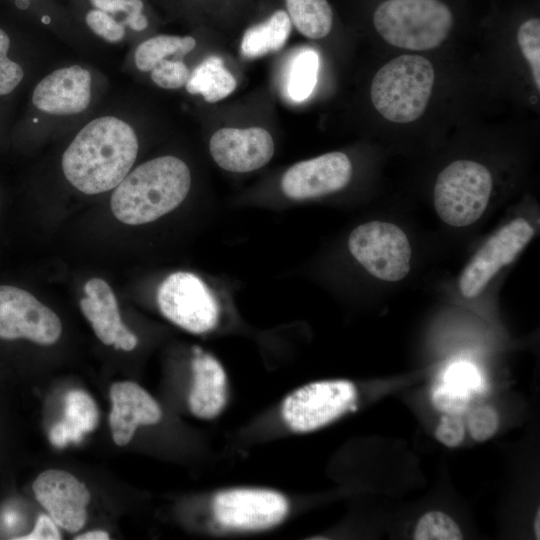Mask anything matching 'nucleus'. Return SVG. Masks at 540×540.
Instances as JSON below:
<instances>
[{"label":"nucleus","mask_w":540,"mask_h":540,"mask_svg":"<svg viewBox=\"0 0 540 540\" xmlns=\"http://www.w3.org/2000/svg\"><path fill=\"white\" fill-rule=\"evenodd\" d=\"M190 72L185 63L179 59H165L151 70V79L164 89H178L186 85Z\"/></svg>","instance_id":"c85d7f7f"},{"label":"nucleus","mask_w":540,"mask_h":540,"mask_svg":"<svg viewBox=\"0 0 540 540\" xmlns=\"http://www.w3.org/2000/svg\"><path fill=\"white\" fill-rule=\"evenodd\" d=\"M292 23L287 12L278 10L266 21L248 28L241 41V52L246 58H257L276 52L284 46Z\"/></svg>","instance_id":"aec40b11"},{"label":"nucleus","mask_w":540,"mask_h":540,"mask_svg":"<svg viewBox=\"0 0 540 540\" xmlns=\"http://www.w3.org/2000/svg\"><path fill=\"white\" fill-rule=\"evenodd\" d=\"M517 41L529 63L534 83L540 90V20L531 18L523 22L518 28Z\"/></svg>","instance_id":"bb28decb"},{"label":"nucleus","mask_w":540,"mask_h":540,"mask_svg":"<svg viewBox=\"0 0 540 540\" xmlns=\"http://www.w3.org/2000/svg\"><path fill=\"white\" fill-rule=\"evenodd\" d=\"M91 101V74L78 65L57 69L34 88L32 102L53 115H72L86 110Z\"/></svg>","instance_id":"2eb2a0df"},{"label":"nucleus","mask_w":540,"mask_h":540,"mask_svg":"<svg viewBox=\"0 0 540 540\" xmlns=\"http://www.w3.org/2000/svg\"><path fill=\"white\" fill-rule=\"evenodd\" d=\"M84 22L94 34L111 43L121 41L126 33V27L121 21L91 6L84 13Z\"/></svg>","instance_id":"cd10ccee"},{"label":"nucleus","mask_w":540,"mask_h":540,"mask_svg":"<svg viewBox=\"0 0 540 540\" xmlns=\"http://www.w3.org/2000/svg\"><path fill=\"white\" fill-rule=\"evenodd\" d=\"M98 423L99 410L94 399L83 390H71L65 397L64 418L51 428L49 440L56 448L80 443Z\"/></svg>","instance_id":"6ab92c4d"},{"label":"nucleus","mask_w":540,"mask_h":540,"mask_svg":"<svg viewBox=\"0 0 540 540\" xmlns=\"http://www.w3.org/2000/svg\"><path fill=\"white\" fill-rule=\"evenodd\" d=\"M192 350L193 384L188 397L189 408L197 418L214 419L223 411L228 400L227 375L214 356L198 346Z\"/></svg>","instance_id":"a211bd4d"},{"label":"nucleus","mask_w":540,"mask_h":540,"mask_svg":"<svg viewBox=\"0 0 540 540\" xmlns=\"http://www.w3.org/2000/svg\"><path fill=\"white\" fill-rule=\"evenodd\" d=\"M413 538L416 540H460L463 535L450 516L441 511H430L419 519Z\"/></svg>","instance_id":"a878e982"},{"label":"nucleus","mask_w":540,"mask_h":540,"mask_svg":"<svg viewBox=\"0 0 540 540\" xmlns=\"http://www.w3.org/2000/svg\"><path fill=\"white\" fill-rule=\"evenodd\" d=\"M289 511V502L270 489L234 488L216 494L213 512L224 527L238 531H262L280 524Z\"/></svg>","instance_id":"1a4fd4ad"},{"label":"nucleus","mask_w":540,"mask_h":540,"mask_svg":"<svg viewBox=\"0 0 540 540\" xmlns=\"http://www.w3.org/2000/svg\"><path fill=\"white\" fill-rule=\"evenodd\" d=\"M195 46L196 41L191 36H154L138 45L134 54L135 64L140 71L148 72L168 56L176 55L182 58Z\"/></svg>","instance_id":"5701e85b"},{"label":"nucleus","mask_w":540,"mask_h":540,"mask_svg":"<svg viewBox=\"0 0 540 540\" xmlns=\"http://www.w3.org/2000/svg\"><path fill=\"white\" fill-rule=\"evenodd\" d=\"M10 47L8 34L0 28V95L12 92L22 81V67L7 57Z\"/></svg>","instance_id":"c756f323"},{"label":"nucleus","mask_w":540,"mask_h":540,"mask_svg":"<svg viewBox=\"0 0 540 540\" xmlns=\"http://www.w3.org/2000/svg\"><path fill=\"white\" fill-rule=\"evenodd\" d=\"M62 332L59 317L31 293L0 285V339L25 338L39 345H52Z\"/></svg>","instance_id":"9d476101"},{"label":"nucleus","mask_w":540,"mask_h":540,"mask_svg":"<svg viewBox=\"0 0 540 540\" xmlns=\"http://www.w3.org/2000/svg\"><path fill=\"white\" fill-rule=\"evenodd\" d=\"M443 383L471 395L472 392L479 389L481 379L477 370L471 364L460 362L451 365L447 369Z\"/></svg>","instance_id":"2f4dec72"},{"label":"nucleus","mask_w":540,"mask_h":540,"mask_svg":"<svg viewBox=\"0 0 540 540\" xmlns=\"http://www.w3.org/2000/svg\"><path fill=\"white\" fill-rule=\"evenodd\" d=\"M157 304L164 317L194 334L213 330L219 321L215 296L191 272L179 271L166 277L158 288Z\"/></svg>","instance_id":"6e6552de"},{"label":"nucleus","mask_w":540,"mask_h":540,"mask_svg":"<svg viewBox=\"0 0 540 540\" xmlns=\"http://www.w3.org/2000/svg\"><path fill=\"white\" fill-rule=\"evenodd\" d=\"M319 68L318 54L312 49L301 50L293 59L287 82V91L295 101H303L312 93Z\"/></svg>","instance_id":"b1692460"},{"label":"nucleus","mask_w":540,"mask_h":540,"mask_svg":"<svg viewBox=\"0 0 540 540\" xmlns=\"http://www.w3.org/2000/svg\"><path fill=\"white\" fill-rule=\"evenodd\" d=\"M87 2L91 7L111 14L133 31H143L149 25L143 0H87Z\"/></svg>","instance_id":"393cba45"},{"label":"nucleus","mask_w":540,"mask_h":540,"mask_svg":"<svg viewBox=\"0 0 540 540\" xmlns=\"http://www.w3.org/2000/svg\"><path fill=\"white\" fill-rule=\"evenodd\" d=\"M470 398V394L458 391L443 382L432 394L433 404L438 410L454 415H460L467 410Z\"/></svg>","instance_id":"473e14b6"},{"label":"nucleus","mask_w":540,"mask_h":540,"mask_svg":"<svg viewBox=\"0 0 540 540\" xmlns=\"http://www.w3.org/2000/svg\"><path fill=\"white\" fill-rule=\"evenodd\" d=\"M348 248L375 278L395 282L409 273L411 246L406 234L395 224L371 221L359 225L349 236Z\"/></svg>","instance_id":"0eeeda50"},{"label":"nucleus","mask_w":540,"mask_h":540,"mask_svg":"<svg viewBox=\"0 0 540 540\" xmlns=\"http://www.w3.org/2000/svg\"><path fill=\"white\" fill-rule=\"evenodd\" d=\"M190 186L185 162L174 156L157 157L136 167L115 187L111 210L128 225L153 222L177 208Z\"/></svg>","instance_id":"f03ea898"},{"label":"nucleus","mask_w":540,"mask_h":540,"mask_svg":"<svg viewBox=\"0 0 540 540\" xmlns=\"http://www.w3.org/2000/svg\"><path fill=\"white\" fill-rule=\"evenodd\" d=\"M357 391L348 380H322L299 387L282 402L281 414L296 433L320 429L338 419L355 402Z\"/></svg>","instance_id":"423d86ee"},{"label":"nucleus","mask_w":540,"mask_h":540,"mask_svg":"<svg viewBox=\"0 0 540 540\" xmlns=\"http://www.w3.org/2000/svg\"><path fill=\"white\" fill-rule=\"evenodd\" d=\"M465 435L463 420L460 415L448 414L439 422L435 436L439 442L448 447L459 446Z\"/></svg>","instance_id":"72a5a7b5"},{"label":"nucleus","mask_w":540,"mask_h":540,"mask_svg":"<svg viewBox=\"0 0 540 540\" xmlns=\"http://www.w3.org/2000/svg\"><path fill=\"white\" fill-rule=\"evenodd\" d=\"M453 22L450 8L441 0H386L373 15L376 31L388 44L413 51L440 46Z\"/></svg>","instance_id":"20e7f679"},{"label":"nucleus","mask_w":540,"mask_h":540,"mask_svg":"<svg viewBox=\"0 0 540 540\" xmlns=\"http://www.w3.org/2000/svg\"><path fill=\"white\" fill-rule=\"evenodd\" d=\"M18 540H59L62 536L58 530L57 524L51 517L41 514L35 524L31 533L16 537Z\"/></svg>","instance_id":"f704fd0d"},{"label":"nucleus","mask_w":540,"mask_h":540,"mask_svg":"<svg viewBox=\"0 0 540 540\" xmlns=\"http://www.w3.org/2000/svg\"><path fill=\"white\" fill-rule=\"evenodd\" d=\"M236 80L225 68L218 56H209L190 73L186 90L190 94H200L209 103L218 102L230 95L236 88Z\"/></svg>","instance_id":"412c9836"},{"label":"nucleus","mask_w":540,"mask_h":540,"mask_svg":"<svg viewBox=\"0 0 540 540\" xmlns=\"http://www.w3.org/2000/svg\"><path fill=\"white\" fill-rule=\"evenodd\" d=\"M498 425V414L489 406L477 407L468 416L470 435L478 442L490 439L496 433Z\"/></svg>","instance_id":"7c9ffc66"},{"label":"nucleus","mask_w":540,"mask_h":540,"mask_svg":"<svg viewBox=\"0 0 540 540\" xmlns=\"http://www.w3.org/2000/svg\"><path fill=\"white\" fill-rule=\"evenodd\" d=\"M109 395L112 402L109 424L113 440L119 446L129 443L139 426L154 425L162 418L157 401L135 382L113 383Z\"/></svg>","instance_id":"dca6fc26"},{"label":"nucleus","mask_w":540,"mask_h":540,"mask_svg":"<svg viewBox=\"0 0 540 540\" xmlns=\"http://www.w3.org/2000/svg\"><path fill=\"white\" fill-rule=\"evenodd\" d=\"M32 489L37 501L57 526L70 533L84 527L91 495L71 473L58 469L43 471L34 480Z\"/></svg>","instance_id":"f8f14e48"},{"label":"nucleus","mask_w":540,"mask_h":540,"mask_svg":"<svg viewBox=\"0 0 540 540\" xmlns=\"http://www.w3.org/2000/svg\"><path fill=\"white\" fill-rule=\"evenodd\" d=\"M287 14L294 27L305 37L327 36L333 24V12L327 0H285Z\"/></svg>","instance_id":"4be33fe9"},{"label":"nucleus","mask_w":540,"mask_h":540,"mask_svg":"<svg viewBox=\"0 0 540 540\" xmlns=\"http://www.w3.org/2000/svg\"><path fill=\"white\" fill-rule=\"evenodd\" d=\"M110 536L107 532L102 530L89 531L84 534L76 536L75 540H107Z\"/></svg>","instance_id":"c9c22d12"},{"label":"nucleus","mask_w":540,"mask_h":540,"mask_svg":"<svg viewBox=\"0 0 540 540\" xmlns=\"http://www.w3.org/2000/svg\"><path fill=\"white\" fill-rule=\"evenodd\" d=\"M534 235L524 218H516L494 233L464 268L459 289L466 298L481 294L488 282L504 266L512 263Z\"/></svg>","instance_id":"9b49d317"},{"label":"nucleus","mask_w":540,"mask_h":540,"mask_svg":"<svg viewBox=\"0 0 540 540\" xmlns=\"http://www.w3.org/2000/svg\"><path fill=\"white\" fill-rule=\"evenodd\" d=\"M540 511L538 510L537 511V514H536V517H535V522H534V530H535V535L536 537L539 539L540 536H539V522H540Z\"/></svg>","instance_id":"4c0bfd02"},{"label":"nucleus","mask_w":540,"mask_h":540,"mask_svg":"<svg viewBox=\"0 0 540 540\" xmlns=\"http://www.w3.org/2000/svg\"><path fill=\"white\" fill-rule=\"evenodd\" d=\"M84 292L86 296L80 300V308L96 336L105 345L133 350L138 339L122 322L116 297L108 283L92 278L84 285Z\"/></svg>","instance_id":"f3484780"},{"label":"nucleus","mask_w":540,"mask_h":540,"mask_svg":"<svg viewBox=\"0 0 540 540\" xmlns=\"http://www.w3.org/2000/svg\"><path fill=\"white\" fill-rule=\"evenodd\" d=\"M352 164L342 152H330L301 161L283 175V193L294 200L320 197L343 189L351 180Z\"/></svg>","instance_id":"ddd939ff"},{"label":"nucleus","mask_w":540,"mask_h":540,"mask_svg":"<svg viewBox=\"0 0 540 540\" xmlns=\"http://www.w3.org/2000/svg\"><path fill=\"white\" fill-rule=\"evenodd\" d=\"M15 5L20 10H27L31 6V0H15Z\"/></svg>","instance_id":"e433bc0d"},{"label":"nucleus","mask_w":540,"mask_h":540,"mask_svg":"<svg viewBox=\"0 0 540 540\" xmlns=\"http://www.w3.org/2000/svg\"><path fill=\"white\" fill-rule=\"evenodd\" d=\"M209 148L218 166L235 173L257 170L274 154L272 136L261 127L221 128L212 135Z\"/></svg>","instance_id":"4468645a"},{"label":"nucleus","mask_w":540,"mask_h":540,"mask_svg":"<svg viewBox=\"0 0 540 540\" xmlns=\"http://www.w3.org/2000/svg\"><path fill=\"white\" fill-rule=\"evenodd\" d=\"M138 153L135 131L114 116L96 118L74 137L62 156V170L79 191L99 194L115 188Z\"/></svg>","instance_id":"f257e3e1"},{"label":"nucleus","mask_w":540,"mask_h":540,"mask_svg":"<svg viewBox=\"0 0 540 540\" xmlns=\"http://www.w3.org/2000/svg\"><path fill=\"white\" fill-rule=\"evenodd\" d=\"M492 186L491 173L484 165L470 160L454 161L436 179L435 210L448 225L468 226L486 210Z\"/></svg>","instance_id":"39448f33"},{"label":"nucleus","mask_w":540,"mask_h":540,"mask_svg":"<svg viewBox=\"0 0 540 540\" xmlns=\"http://www.w3.org/2000/svg\"><path fill=\"white\" fill-rule=\"evenodd\" d=\"M434 79V68L427 58L416 54L400 55L375 74L370 89L372 104L388 121L413 122L426 110Z\"/></svg>","instance_id":"7ed1b4c3"}]
</instances>
